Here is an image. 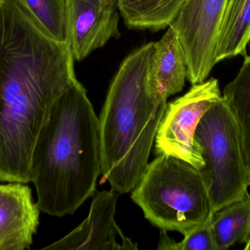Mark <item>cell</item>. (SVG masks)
Segmentation results:
<instances>
[{
  "label": "cell",
  "instance_id": "obj_1",
  "mask_svg": "<svg viewBox=\"0 0 250 250\" xmlns=\"http://www.w3.org/2000/svg\"><path fill=\"white\" fill-rule=\"evenodd\" d=\"M67 42L16 0H0V182H32V157L53 107L76 79Z\"/></svg>",
  "mask_w": 250,
  "mask_h": 250
},
{
  "label": "cell",
  "instance_id": "obj_2",
  "mask_svg": "<svg viewBox=\"0 0 250 250\" xmlns=\"http://www.w3.org/2000/svg\"><path fill=\"white\" fill-rule=\"evenodd\" d=\"M101 173L99 118L76 79L53 107L32 153L40 209L53 217L74 214L95 194Z\"/></svg>",
  "mask_w": 250,
  "mask_h": 250
},
{
  "label": "cell",
  "instance_id": "obj_3",
  "mask_svg": "<svg viewBox=\"0 0 250 250\" xmlns=\"http://www.w3.org/2000/svg\"><path fill=\"white\" fill-rule=\"evenodd\" d=\"M155 45L144 44L123 60L100 116L101 183L109 182L120 195L131 192L146 169L167 106H156L146 87Z\"/></svg>",
  "mask_w": 250,
  "mask_h": 250
},
{
  "label": "cell",
  "instance_id": "obj_4",
  "mask_svg": "<svg viewBox=\"0 0 250 250\" xmlns=\"http://www.w3.org/2000/svg\"><path fill=\"white\" fill-rule=\"evenodd\" d=\"M132 191L145 218L164 231L184 235L213 215L198 169L173 156L162 154L148 164Z\"/></svg>",
  "mask_w": 250,
  "mask_h": 250
},
{
  "label": "cell",
  "instance_id": "obj_5",
  "mask_svg": "<svg viewBox=\"0 0 250 250\" xmlns=\"http://www.w3.org/2000/svg\"><path fill=\"white\" fill-rule=\"evenodd\" d=\"M194 143L204 160L199 171L212 214L241 199L250 186L236 120L223 96L200 120Z\"/></svg>",
  "mask_w": 250,
  "mask_h": 250
},
{
  "label": "cell",
  "instance_id": "obj_6",
  "mask_svg": "<svg viewBox=\"0 0 250 250\" xmlns=\"http://www.w3.org/2000/svg\"><path fill=\"white\" fill-rule=\"evenodd\" d=\"M222 96L218 79L211 78L192 85L185 95L167 104L154 139L156 154L173 156L200 170L204 160L194 143L195 131L204 114Z\"/></svg>",
  "mask_w": 250,
  "mask_h": 250
},
{
  "label": "cell",
  "instance_id": "obj_7",
  "mask_svg": "<svg viewBox=\"0 0 250 250\" xmlns=\"http://www.w3.org/2000/svg\"><path fill=\"white\" fill-rule=\"evenodd\" d=\"M228 0H187L170 26L179 37L192 85L207 80L217 64L216 45Z\"/></svg>",
  "mask_w": 250,
  "mask_h": 250
},
{
  "label": "cell",
  "instance_id": "obj_8",
  "mask_svg": "<svg viewBox=\"0 0 250 250\" xmlns=\"http://www.w3.org/2000/svg\"><path fill=\"white\" fill-rule=\"evenodd\" d=\"M66 42L82 61L121 35L118 0H65Z\"/></svg>",
  "mask_w": 250,
  "mask_h": 250
},
{
  "label": "cell",
  "instance_id": "obj_9",
  "mask_svg": "<svg viewBox=\"0 0 250 250\" xmlns=\"http://www.w3.org/2000/svg\"><path fill=\"white\" fill-rule=\"evenodd\" d=\"M120 194L110 191L97 192L87 218L67 236L43 250H125L138 246L125 236L115 221L116 207Z\"/></svg>",
  "mask_w": 250,
  "mask_h": 250
},
{
  "label": "cell",
  "instance_id": "obj_10",
  "mask_svg": "<svg viewBox=\"0 0 250 250\" xmlns=\"http://www.w3.org/2000/svg\"><path fill=\"white\" fill-rule=\"evenodd\" d=\"M41 211L26 183L0 184V250L29 249Z\"/></svg>",
  "mask_w": 250,
  "mask_h": 250
},
{
  "label": "cell",
  "instance_id": "obj_11",
  "mask_svg": "<svg viewBox=\"0 0 250 250\" xmlns=\"http://www.w3.org/2000/svg\"><path fill=\"white\" fill-rule=\"evenodd\" d=\"M188 79V64L179 37L169 26L155 49L147 73V93L156 106L166 104L170 95L180 92Z\"/></svg>",
  "mask_w": 250,
  "mask_h": 250
},
{
  "label": "cell",
  "instance_id": "obj_12",
  "mask_svg": "<svg viewBox=\"0 0 250 250\" xmlns=\"http://www.w3.org/2000/svg\"><path fill=\"white\" fill-rule=\"evenodd\" d=\"M250 41V0H228L217 35L216 62L246 56Z\"/></svg>",
  "mask_w": 250,
  "mask_h": 250
},
{
  "label": "cell",
  "instance_id": "obj_13",
  "mask_svg": "<svg viewBox=\"0 0 250 250\" xmlns=\"http://www.w3.org/2000/svg\"><path fill=\"white\" fill-rule=\"evenodd\" d=\"M187 0H118L123 22L129 29L159 31L169 27Z\"/></svg>",
  "mask_w": 250,
  "mask_h": 250
},
{
  "label": "cell",
  "instance_id": "obj_14",
  "mask_svg": "<svg viewBox=\"0 0 250 250\" xmlns=\"http://www.w3.org/2000/svg\"><path fill=\"white\" fill-rule=\"evenodd\" d=\"M211 227L218 250H226L236 243L246 244L250 236V195L213 214Z\"/></svg>",
  "mask_w": 250,
  "mask_h": 250
},
{
  "label": "cell",
  "instance_id": "obj_15",
  "mask_svg": "<svg viewBox=\"0 0 250 250\" xmlns=\"http://www.w3.org/2000/svg\"><path fill=\"white\" fill-rule=\"evenodd\" d=\"M222 95L236 120L250 176V55L245 56L239 73L226 85Z\"/></svg>",
  "mask_w": 250,
  "mask_h": 250
},
{
  "label": "cell",
  "instance_id": "obj_16",
  "mask_svg": "<svg viewBox=\"0 0 250 250\" xmlns=\"http://www.w3.org/2000/svg\"><path fill=\"white\" fill-rule=\"evenodd\" d=\"M56 41L66 42L65 0H16Z\"/></svg>",
  "mask_w": 250,
  "mask_h": 250
},
{
  "label": "cell",
  "instance_id": "obj_17",
  "mask_svg": "<svg viewBox=\"0 0 250 250\" xmlns=\"http://www.w3.org/2000/svg\"><path fill=\"white\" fill-rule=\"evenodd\" d=\"M211 216L206 223L197 226L183 235L184 239L177 243L162 230L157 250H218L211 227Z\"/></svg>",
  "mask_w": 250,
  "mask_h": 250
},
{
  "label": "cell",
  "instance_id": "obj_18",
  "mask_svg": "<svg viewBox=\"0 0 250 250\" xmlns=\"http://www.w3.org/2000/svg\"><path fill=\"white\" fill-rule=\"evenodd\" d=\"M244 249L245 250H250V236L249 239H248V242L245 244V247Z\"/></svg>",
  "mask_w": 250,
  "mask_h": 250
}]
</instances>
